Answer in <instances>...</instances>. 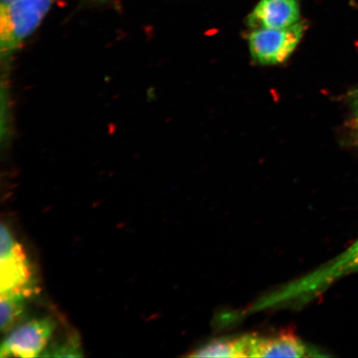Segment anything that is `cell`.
<instances>
[{
    "mask_svg": "<svg viewBox=\"0 0 358 358\" xmlns=\"http://www.w3.org/2000/svg\"><path fill=\"white\" fill-rule=\"evenodd\" d=\"M55 0H17L0 8V48L3 62L34 34L51 10Z\"/></svg>",
    "mask_w": 358,
    "mask_h": 358,
    "instance_id": "obj_1",
    "label": "cell"
},
{
    "mask_svg": "<svg viewBox=\"0 0 358 358\" xmlns=\"http://www.w3.org/2000/svg\"><path fill=\"white\" fill-rule=\"evenodd\" d=\"M304 30L301 21L288 28L252 29L248 38L250 57L262 66L283 64L301 41Z\"/></svg>",
    "mask_w": 358,
    "mask_h": 358,
    "instance_id": "obj_2",
    "label": "cell"
},
{
    "mask_svg": "<svg viewBox=\"0 0 358 358\" xmlns=\"http://www.w3.org/2000/svg\"><path fill=\"white\" fill-rule=\"evenodd\" d=\"M34 272L25 250L2 224L0 293L21 294L28 298L34 292Z\"/></svg>",
    "mask_w": 358,
    "mask_h": 358,
    "instance_id": "obj_3",
    "label": "cell"
},
{
    "mask_svg": "<svg viewBox=\"0 0 358 358\" xmlns=\"http://www.w3.org/2000/svg\"><path fill=\"white\" fill-rule=\"evenodd\" d=\"M49 317L35 319L8 332L0 348V357H37L47 348L55 331Z\"/></svg>",
    "mask_w": 358,
    "mask_h": 358,
    "instance_id": "obj_4",
    "label": "cell"
},
{
    "mask_svg": "<svg viewBox=\"0 0 358 358\" xmlns=\"http://www.w3.org/2000/svg\"><path fill=\"white\" fill-rule=\"evenodd\" d=\"M301 17L298 0H261L248 16L252 29H284L296 24Z\"/></svg>",
    "mask_w": 358,
    "mask_h": 358,
    "instance_id": "obj_5",
    "label": "cell"
},
{
    "mask_svg": "<svg viewBox=\"0 0 358 358\" xmlns=\"http://www.w3.org/2000/svg\"><path fill=\"white\" fill-rule=\"evenodd\" d=\"M248 355L252 357H303L308 355L304 344L294 331L285 329L271 336L248 335Z\"/></svg>",
    "mask_w": 358,
    "mask_h": 358,
    "instance_id": "obj_6",
    "label": "cell"
},
{
    "mask_svg": "<svg viewBox=\"0 0 358 358\" xmlns=\"http://www.w3.org/2000/svg\"><path fill=\"white\" fill-rule=\"evenodd\" d=\"M192 357H248V335L236 338H219L196 349Z\"/></svg>",
    "mask_w": 358,
    "mask_h": 358,
    "instance_id": "obj_7",
    "label": "cell"
},
{
    "mask_svg": "<svg viewBox=\"0 0 358 358\" xmlns=\"http://www.w3.org/2000/svg\"><path fill=\"white\" fill-rule=\"evenodd\" d=\"M27 297L21 294H1L0 296V325L3 333L10 332L19 323L24 312Z\"/></svg>",
    "mask_w": 358,
    "mask_h": 358,
    "instance_id": "obj_8",
    "label": "cell"
},
{
    "mask_svg": "<svg viewBox=\"0 0 358 358\" xmlns=\"http://www.w3.org/2000/svg\"><path fill=\"white\" fill-rule=\"evenodd\" d=\"M52 357H80L83 356L80 349L79 338H69L66 342L58 345L50 352Z\"/></svg>",
    "mask_w": 358,
    "mask_h": 358,
    "instance_id": "obj_9",
    "label": "cell"
},
{
    "mask_svg": "<svg viewBox=\"0 0 358 358\" xmlns=\"http://www.w3.org/2000/svg\"><path fill=\"white\" fill-rule=\"evenodd\" d=\"M350 103L352 115V125L353 128L355 129L356 136H358V87L352 92Z\"/></svg>",
    "mask_w": 358,
    "mask_h": 358,
    "instance_id": "obj_10",
    "label": "cell"
},
{
    "mask_svg": "<svg viewBox=\"0 0 358 358\" xmlns=\"http://www.w3.org/2000/svg\"><path fill=\"white\" fill-rule=\"evenodd\" d=\"M346 266L351 270H358V241L346 258Z\"/></svg>",
    "mask_w": 358,
    "mask_h": 358,
    "instance_id": "obj_11",
    "label": "cell"
},
{
    "mask_svg": "<svg viewBox=\"0 0 358 358\" xmlns=\"http://www.w3.org/2000/svg\"><path fill=\"white\" fill-rule=\"evenodd\" d=\"M17 1V0H1V6Z\"/></svg>",
    "mask_w": 358,
    "mask_h": 358,
    "instance_id": "obj_12",
    "label": "cell"
},
{
    "mask_svg": "<svg viewBox=\"0 0 358 358\" xmlns=\"http://www.w3.org/2000/svg\"><path fill=\"white\" fill-rule=\"evenodd\" d=\"M92 1L101 3L108 1V0H92Z\"/></svg>",
    "mask_w": 358,
    "mask_h": 358,
    "instance_id": "obj_13",
    "label": "cell"
},
{
    "mask_svg": "<svg viewBox=\"0 0 358 358\" xmlns=\"http://www.w3.org/2000/svg\"><path fill=\"white\" fill-rule=\"evenodd\" d=\"M356 138H357V144H358V136H356Z\"/></svg>",
    "mask_w": 358,
    "mask_h": 358,
    "instance_id": "obj_14",
    "label": "cell"
}]
</instances>
